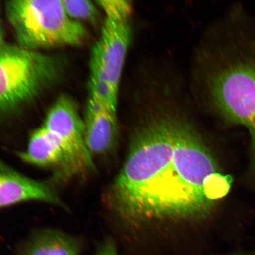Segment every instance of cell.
I'll return each instance as SVG.
<instances>
[{
  "mask_svg": "<svg viewBox=\"0 0 255 255\" xmlns=\"http://www.w3.org/2000/svg\"><path fill=\"white\" fill-rule=\"evenodd\" d=\"M81 239L57 229L34 231L20 248V255H79Z\"/></svg>",
  "mask_w": 255,
  "mask_h": 255,
  "instance_id": "30bf717a",
  "label": "cell"
},
{
  "mask_svg": "<svg viewBox=\"0 0 255 255\" xmlns=\"http://www.w3.org/2000/svg\"><path fill=\"white\" fill-rule=\"evenodd\" d=\"M97 5L105 12L106 18L117 20H128L132 12V5L129 1H98Z\"/></svg>",
  "mask_w": 255,
  "mask_h": 255,
  "instance_id": "7c38bea8",
  "label": "cell"
},
{
  "mask_svg": "<svg viewBox=\"0 0 255 255\" xmlns=\"http://www.w3.org/2000/svg\"><path fill=\"white\" fill-rule=\"evenodd\" d=\"M84 121L86 144L91 155L111 151L119 135L116 110L89 97Z\"/></svg>",
  "mask_w": 255,
  "mask_h": 255,
  "instance_id": "9c48e42d",
  "label": "cell"
},
{
  "mask_svg": "<svg viewBox=\"0 0 255 255\" xmlns=\"http://www.w3.org/2000/svg\"><path fill=\"white\" fill-rule=\"evenodd\" d=\"M232 182L190 124L159 117L137 130L105 200L117 218L136 228L200 221L212 214Z\"/></svg>",
  "mask_w": 255,
  "mask_h": 255,
  "instance_id": "6da1fadb",
  "label": "cell"
},
{
  "mask_svg": "<svg viewBox=\"0 0 255 255\" xmlns=\"http://www.w3.org/2000/svg\"><path fill=\"white\" fill-rule=\"evenodd\" d=\"M131 38L132 30L128 20L106 18L100 39L92 48L91 61L98 66L117 91Z\"/></svg>",
  "mask_w": 255,
  "mask_h": 255,
  "instance_id": "8992f818",
  "label": "cell"
},
{
  "mask_svg": "<svg viewBox=\"0 0 255 255\" xmlns=\"http://www.w3.org/2000/svg\"><path fill=\"white\" fill-rule=\"evenodd\" d=\"M254 254H255V251H254Z\"/></svg>",
  "mask_w": 255,
  "mask_h": 255,
  "instance_id": "5bb4252c",
  "label": "cell"
},
{
  "mask_svg": "<svg viewBox=\"0 0 255 255\" xmlns=\"http://www.w3.org/2000/svg\"><path fill=\"white\" fill-rule=\"evenodd\" d=\"M67 14L73 20L95 22L98 11L93 2L87 0H62Z\"/></svg>",
  "mask_w": 255,
  "mask_h": 255,
  "instance_id": "8fae6325",
  "label": "cell"
},
{
  "mask_svg": "<svg viewBox=\"0 0 255 255\" xmlns=\"http://www.w3.org/2000/svg\"><path fill=\"white\" fill-rule=\"evenodd\" d=\"M219 38L206 76L209 104L226 124L248 130L255 173V12L232 5Z\"/></svg>",
  "mask_w": 255,
  "mask_h": 255,
  "instance_id": "7a4b0ae2",
  "label": "cell"
},
{
  "mask_svg": "<svg viewBox=\"0 0 255 255\" xmlns=\"http://www.w3.org/2000/svg\"><path fill=\"white\" fill-rule=\"evenodd\" d=\"M6 18L17 44L31 50L79 46L87 31L84 25L69 17L63 1L12 0L5 5Z\"/></svg>",
  "mask_w": 255,
  "mask_h": 255,
  "instance_id": "277c9868",
  "label": "cell"
},
{
  "mask_svg": "<svg viewBox=\"0 0 255 255\" xmlns=\"http://www.w3.org/2000/svg\"><path fill=\"white\" fill-rule=\"evenodd\" d=\"M31 201L68 209L52 183L25 176L0 158V209Z\"/></svg>",
  "mask_w": 255,
  "mask_h": 255,
  "instance_id": "52a82bcc",
  "label": "cell"
},
{
  "mask_svg": "<svg viewBox=\"0 0 255 255\" xmlns=\"http://www.w3.org/2000/svg\"><path fill=\"white\" fill-rule=\"evenodd\" d=\"M2 24L0 15V120L52 85L61 76L62 66L55 56L9 42Z\"/></svg>",
  "mask_w": 255,
  "mask_h": 255,
  "instance_id": "3957f363",
  "label": "cell"
},
{
  "mask_svg": "<svg viewBox=\"0 0 255 255\" xmlns=\"http://www.w3.org/2000/svg\"><path fill=\"white\" fill-rule=\"evenodd\" d=\"M43 126L61 146L73 177L94 173L93 158L85 142L84 119L71 98L61 95L57 98Z\"/></svg>",
  "mask_w": 255,
  "mask_h": 255,
  "instance_id": "5b68a950",
  "label": "cell"
},
{
  "mask_svg": "<svg viewBox=\"0 0 255 255\" xmlns=\"http://www.w3.org/2000/svg\"><path fill=\"white\" fill-rule=\"evenodd\" d=\"M16 155L25 163L53 171L57 180L73 177L61 146L43 126L32 133L27 148Z\"/></svg>",
  "mask_w": 255,
  "mask_h": 255,
  "instance_id": "ba28073f",
  "label": "cell"
},
{
  "mask_svg": "<svg viewBox=\"0 0 255 255\" xmlns=\"http://www.w3.org/2000/svg\"><path fill=\"white\" fill-rule=\"evenodd\" d=\"M96 255H120L114 241L107 239L102 243Z\"/></svg>",
  "mask_w": 255,
  "mask_h": 255,
  "instance_id": "4fadbf2b",
  "label": "cell"
}]
</instances>
